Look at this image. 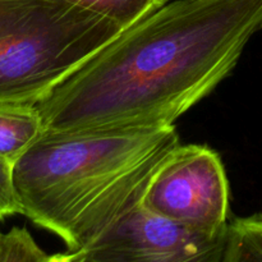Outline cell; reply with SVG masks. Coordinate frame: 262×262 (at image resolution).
<instances>
[{"mask_svg": "<svg viewBox=\"0 0 262 262\" xmlns=\"http://www.w3.org/2000/svg\"><path fill=\"white\" fill-rule=\"evenodd\" d=\"M178 145L174 124L43 129L13 164L20 214L82 250L140 204Z\"/></svg>", "mask_w": 262, "mask_h": 262, "instance_id": "cell-2", "label": "cell"}, {"mask_svg": "<svg viewBox=\"0 0 262 262\" xmlns=\"http://www.w3.org/2000/svg\"><path fill=\"white\" fill-rule=\"evenodd\" d=\"M262 262V214L228 223L223 262Z\"/></svg>", "mask_w": 262, "mask_h": 262, "instance_id": "cell-7", "label": "cell"}, {"mask_svg": "<svg viewBox=\"0 0 262 262\" xmlns=\"http://www.w3.org/2000/svg\"><path fill=\"white\" fill-rule=\"evenodd\" d=\"M225 233L211 235L137 204L87 247L51 262H223Z\"/></svg>", "mask_w": 262, "mask_h": 262, "instance_id": "cell-5", "label": "cell"}, {"mask_svg": "<svg viewBox=\"0 0 262 262\" xmlns=\"http://www.w3.org/2000/svg\"><path fill=\"white\" fill-rule=\"evenodd\" d=\"M262 30V0H176L120 31L36 106L43 129L171 125Z\"/></svg>", "mask_w": 262, "mask_h": 262, "instance_id": "cell-1", "label": "cell"}, {"mask_svg": "<svg viewBox=\"0 0 262 262\" xmlns=\"http://www.w3.org/2000/svg\"><path fill=\"white\" fill-rule=\"evenodd\" d=\"M122 30L67 0H0V104L37 105Z\"/></svg>", "mask_w": 262, "mask_h": 262, "instance_id": "cell-3", "label": "cell"}, {"mask_svg": "<svg viewBox=\"0 0 262 262\" xmlns=\"http://www.w3.org/2000/svg\"><path fill=\"white\" fill-rule=\"evenodd\" d=\"M20 214L13 182V163L0 158V220Z\"/></svg>", "mask_w": 262, "mask_h": 262, "instance_id": "cell-10", "label": "cell"}, {"mask_svg": "<svg viewBox=\"0 0 262 262\" xmlns=\"http://www.w3.org/2000/svg\"><path fill=\"white\" fill-rule=\"evenodd\" d=\"M42 130L36 105L0 104V158L14 164Z\"/></svg>", "mask_w": 262, "mask_h": 262, "instance_id": "cell-6", "label": "cell"}, {"mask_svg": "<svg viewBox=\"0 0 262 262\" xmlns=\"http://www.w3.org/2000/svg\"><path fill=\"white\" fill-rule=\"evenodd\" d=\"M0 262H51L26 228L14 227L5 234L0 233Z\"/></svg>", "mask_w": 262, "mask_h": 262, "instance_id": "cell-9", "label": "cell"}, {"mask_svg": "<svg viewBox=\"0 0 262 262\" xmlns=\"http://www.w3.org/2000/svg\"><path fill=\"white\" fill-rule=\"evenodd\" d=\"M110 18L123 28L147 17L169 0H67Z\"/></svg>", "mask_w": 262, "mask_h": 262, "instance_id": "cell-8", "label": "cell"}, {"mask_svg": "<svg viewBox=\"0 0 262 262\" xmlns=\"http://www.w3.org/2000/svg\"><path fill=\"white\" fill-rule=\"evenodd\" d=\"M141 204L192 229L224 234L229 183L222 158L209 146L179 143L154 174Z\"/></svg>", "mask_w": 262, "mask_h": 262, "instance_id": "cell-4", "label": "cell"}]
</instances>
